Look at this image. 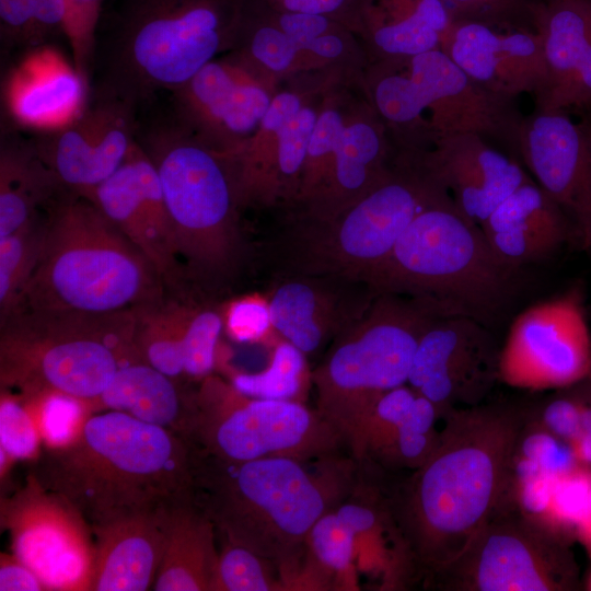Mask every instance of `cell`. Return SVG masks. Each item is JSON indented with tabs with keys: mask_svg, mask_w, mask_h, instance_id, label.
Here are the masks:
<instances>
[{
	"mask_svg": "<svg viewBox=\"0 0 591 591\" xmlns=\"http://www.w3.org/2000/svg\"><path fill=\"white\" fill-rule=\"evenodd\" d=\"M223 332L243 344L270 347L281 338L275 329L266 292H251L229 299L219 306Z\"/></svg>",
	"mask_w": 591,
	"mask_h": 591,
	"instance_id": "cell-44",
	"label": "cell"
},
{
	"mask_svg": "<svg viewBox=\"0 0 591 591\" xmlns=\"http://www.w3.org/2000/svg\"><path fill=\"white\" fill-rule=\"evenodd\" d=\"M172 507L91 525L95 544L92 591L153 589Z\"/></svg>",
	"mask_w": 591,
	"mask_h": 591,
	"instance_id": "cell-27",
	"label": "cell"
},
{
	"mask_svg": "<svg viewBox=\"0 0 591 591\" xmlns=\"http://www.w3.org/2000/svg\"><path fill=\"white\" fill-rule=\"evenodd\" d=\"M21 397L35 421L43 448L69 444L94 414L91 402L57 391Z\"/></svg>",
	"mask_w": 591,
	"mask_h": 591,
	"instance_id": "cell-39",
	"label": "cell"
},
{
	"mask_svg": "<svg viewBox=\"0 0 591 591\" xmlns=\"http://www.w3.org/2000/svg\"><path fill=\"white\" fill-rule=\"evenodd\" d=\"M579 569L569 543L509 500L426 589L441 591H570Z\"/></svg>",
	"mask_w": 591,
	"mask_h": 591,
	"instance_id": "cell-12",
	"label": "cell"
},
{
	"mask_svg": "<svg viewBox=\"0 0 591 591\" xmlns=\"http://www.w3.org/2000/svg\"><path fill=\"white\" fill-rule=\"evenodd\" d=\"M135 309L113 314L15 311L0 323L1 389L22 396L57 391L93 402L123 366L141 361Z\"/></svg>",
	"mask_w": 591,
	"mask_h": 591,
	"instance_id": "cell-8",
	"label": "cell"
},
{
	"mask_svg": "<svg viewBox=\"0 0 591 591\" xmlns=\"http://www.w3.org/2000/svg\"><path fill=\"white\" fill-rule=\"evenodd\" d=\"M173 118L211 148L233 153L262 120L270 99L230 65L211 60L171 91Z\"/></svg>",
	"mask_w": 591,
	"mask_h": 591,
	"instance_id": "cell-23",
	"label": "cell"
},
{
	"mask_svg": "<svg viewBox=\"0 0 591 591\" xmlns=\"http://www.w3.org/2000/svg\"><path fill=\"white\" fill-rule=\"evenodd\" d=\"M343 48L344 44L339 36L325 33L311 40L304 49L311 50L321 57L334 58L340 55Z\"/></svg>",
	"mask_w": 591,
	"mask_h": 591,
	"instance_id": "cell-55",
	"label": "cell"
},
{
	"mask_svg": "<svg viewBox=\"0 0 591 591\" xmlns=\"http://www.w3.org/2000/svg\"><path fill=\"white\" fill-rule=\"evenodd\" d=\"M537 33L547 82L535 109L591 113V0H554Z\"/></svg>",
	"mask_w": 591,
	"mask_h": 591,
	"instance_id": "cell-25",
	"label": "cell"
},
{
	"mask_svg": "<svg viewBox=\"0 0 591 591\" xmlns=\"http://www.w3.org/2000/svg\"><path fill=\"white\" fill-rule=\"evenodd\" d=\"M409 71L389 73L374 86V104L387 121L407 126L430 109L428 136L474 132L517 153L523 117L514 100L468 77L442 49L407 59Z\"/></svg>",
	"mask_w": 591,
	"mask_h": 591,
	"instance_id": "cell-13",
	"label": "cell"
},
{
	"mask_svg": "<svg viewBox=\"0 0 591 591\" xmlns=\"http://www.w3.org/2000/svg\"><path fill=\"white\" fill-rule=\"evenodd\" d=\"M316 119L311 108L301 107L276 131L278 137L275 158L276 193L286 189L291 178L304 166Z\"/></svg>",
	"mask_w": 591,
	"mask_h": 591,
	"instance_id": "cell-47",
	"label": "cell"
},
{
	"mask_svg": "<svg viewBox=\"0 0 591 591\" xmlns=\"http://www.w3.org/2000/svg\"><path fill=\"white\" fill-rule=\"evenodd\" d=\"M0 525L9 534L12 554L47 590L92 591L95 544L91 524L30 472L21 487L1 497Z\"/></svg>",
	"mask_w": 591,
	"mask_h": 591,
	"instance_id": "cell-14",
	"label": "cell"
},
{
	"mask_svg": "<svg viewBox=\"0 0 591 591\" xmlns=\"http://www.w3.org/2000/svg\"><path fill=\"white\" fill-rule=\"evenodd\" d=\"M520 270L445 196L416 216L366 282L378 293L420 299L489 326L515 296Z\"/></svg>",
	"mask_w": 591,
	"mask_h": 591,
	"instance_id": "cell-6",
	"label": "cell"
},
{
	"mask_svg": "<svg viewBox=\"0 0 591 591\" xmlns=\"http://www.w3.org/2000/svg\"><path fill=\"white\" fill-rule=\"evenodd\" d=\"M439 418L436 406L418 393L410 410L392 428L370 463L387 470L418 468L438 444Z\"/></svg>",
	"mask_w": 591,
	"mask_h": 591,
	"instance_id": "cell-35",
	"label": "cell"
},
{
	"mask_svg": "<svg viewBox=\"0 0 591 591\" xmlns=\"http://www.w3.org/2000/svg\"><path fill=\"white\" fill-rule=\"evenodd\" d=\"M587 587H588V590L591 591V573H590V576H589Z\"/></svg>",
	"mask_w": 591,
	"mask_h": 591,
	"instance_id": "cell-57",
	"label": "cell"
},
{
	"mask_svg": "<svg viewBox=\"0 0 591 591\" xmlns=\"http://www.w3.org/2000/svg\"><path fill=\"white\" fill-rule=\"evenodd\" d=\"M62 1L66 8V39L71 59L80 74L91 84L103 0Z\"/></svg>",
	"mask_w": 591,
	"mask_h": 591,
	"instance_id": "cell-46",
	"label": "cell"
},
{
	"mask_svg": "<svg viewBox=\"0 0 591 591\" xmlns=\"http://www.w3.org/2000/svg\"><path fill=\"white\" fill-rule=\"evenodd\" d=\"M276 12L278 26L290 37L298 50L304 49L311 40L327 33L332 26V18L326 15L279 10Z\"/></svg>",
	"mask_w": 591,
	"mask_h": 591,
	"instance_id": "cell-49",
	"label": "cell"
},
{
	"mask_svg": "<svg viewBox=\"0 0 591 591\" xmlns=\"http://www.w3.org/2000/svg\"><path fill=\"white\" fill-rule=\"evenodd\" d=\"M266 294L278 335L308 356L360 320L379 293L357 279L279 274Z\"/></svg>",
	"mask_w": 591,
	"mask_h": 591,
	"instance_id": "cell-20",
	"label": "cell"
},
{
	"mask_svg": "<svg viewBox=\"0 0 591 591\" xmlns=\"http://www.w3.org/2000/svg\"><path fill=\"white\" fill-rule=\"evenodd\" d=\"M1 591H43L47 590L38 576L23 564L14 554H0Z\"/></svg>",
	"mask_w": 591,
	"mask_h": 591,
	"instance_id": "cell-50",
	"label": "cell"
},
{
	"mask_svg": "<svg viewBox=\"0 0 591 591\" xmlns=\"http://www.w3.org/2000/svg\"><path fill=\"white\" fill-rule=\"evenodd\" d=\"M591 493V471L577 466L556 477L540 524L570 544Z\"/></svg>",
	"mask_w": 591,
	"mask_h": 591,
	"instance_id": "cell-42",
	"label": "cell"
},
{
	"mask_svg": "<svg viewBox=\"0 0 591 591\" xmlns=\"http://www.w3.org/2000/svg\"><path fill=\"white\" fill-rule=\"evenodd\" d=\"M489 246L507 265L522 269L575 242L571 221L531 177L479 224Z\"/></svg>",
	"mask_w": 591,
	"mask_h": 591,
	"instance_id": "cell-26",
	"label": "cell"
},
{
	"mask_svg": "<svg viewBox=\"0 0 591 591\" xmlns=\"http://www.w3.org/2000/svg\"><path fill=\"white\" fill-rule=\"evenodd\" d=\"M137 140L155 169L186 271L204 285L231 280L246 256L231 155L206 144L172 116L139 126Z\"/></svg>",
	"mask_w": 591,
	"mask_h": 591,
	"instance_id": "cell-7",
	"label": "cell"
},
{
	"mask_svg": "<svg viewBox=\"0 0 591 591\" xmlns=\"http://www.w3.org/2000/svg\"><path fill=\"white\" fill-rule=\"evenodd\" d=\"M352 531L359 572L380 581V590H404L416 582L414 567L386 495L358 480L336 508Z\"/></svg>",
	"mask_w": 591,
	"mask_h": 591,
	"instance_id": "cell-28",
	"label": "cell"
},
{
	"mask_svg": "<svg viewBox=\"0 0 591 591\" xmlns=\"http://www.w3.org/2000/svg\"><path fill=\"white\" fill-rule=\"evenodd\" d=\"M500 349L482 322L440 316L419 339L407 384L436 406L440 418L479 405L500 380Z\"/></svg>",
	"mask_w": 591,
	"mask_h": 591,
	"instance_id": "cell-16",
	"label": "cell"
},
{
	"mask_svg": "<svg viewBox=\"0 0 591 591\" xmlns=\"http://www.w3.org/2000/svg\"><path fill=\"white\" fill-rule=\"evenodd\" d=\"M584 380H587V381L591 384V370H590V372H589V375H588L587 379H584Z\"/></svg>",
	"mask_w": 591,
	"mask_h": 591,
	"instance_id": "cell-58",
	"label": "cell"
},
{
	"mask_svg": "<svg viewBox=\"0 0 591 591\" xmlns=\"http://www.w3.org/2000/svg\"><path fill=\"white\" fill-rule=\"evenodd\" d=\"M220 551L211 591H285L277 566L259 554L219 538Z\"/></svg>",
	"mask_w": 591,
	"mask_h": 591,
	"instance_id": "cell-40",
	"label": "cell"
},
{
	"mask_svg": "<svg viewBox=\"0 0 591 591\" xmlns=\"http://www.w3.org/2000/svg\"><path fill=\"white\" fill-rule=\"evenodd\" d=\"M66 192L37 154L31 139L13 130L0 144V237L40 215Z\"/></svg>",
	"mask_w": 591,
	"mask_h": 591,
	"instance_id": "cell-31",
	"label": "cell"
},
{
	"mask_svg": "<svg viewBox=\"0 0 591 591\" xmlns=\"http://www.w3.org/2000/svg\"><path fill=\"white\" fill-rule=\"evenodd\" d=\"M454 20L442 0H415L406 12L373 31V42L384 54L409 59L441 49Z\"/></svg>",
	"mask_w": 591,
	"mask_h": 591,
	"instance_id": "cell-34",
	"label": "cell"
},
{
	"mask_svg": "<svg viewBox=\"0 0 591 591\" xmlns=\"http://www.w3.org/2000/svg\"><path fill=\"white\" fill-rule=\"evenodd\" d=\"M449 196L413 163L325 217L301 215L274 241L273 275L308 274L366 281L428 206Z\"/></svg>",
	"mask_w": 591,
	"mask_h": 591,
	"instance_id": "cell-9",
	"label": "cell"
},
{
	"mask_svg": "<svg viewBox=\"0 0 591 591\" xmlns=\"http://www.w3.org/2000/svg\"><path fill=\"white\" fill-rule=\"evenodd\" d=\"M88 199L146 256L165 286L179 288L184 270L172 221L155 169L138 140Z\"/></svg>",
	"mask_w": 591,
	"mask_h": 591,
	"instance_id": "cell-19",
	"label": "cell"
},
{
	"mask_svg": "<svg viewBox=\"0 0 591 591\" xmlns=\"http://www.w3.org/2000/svg\"><path fill=\"white\" fill-rule=\"evenodd\" d=\"M352 531L336 509L310 530L302 566L293 590H359Z\"/></svg>",
	"mask_w": 591,
	"mask_h": 591,
	"instance_id": "cell-32",
	"label": "cell"
},
{
	"mask_svg": "<svg viewBox=\"0 0 591 591\" xmlns=\"http://www.w3.org/2000/svg\"><path fill=\"white\" fill-rule=\"evenodd\" d=\"M138 107L91 86L82 113L61 129L33 134L31 141L62 187L90 198L126 160L137 140Z\"/></svg>",
	"mask_w": 591,
	"mask_h": 591,
	"instance_id": "cell-17",
	"label": "cell"
},
{
	"mask_svg": "<svg viewBox=\"0 0 591 591\" xmlns=\"http://www.w3.org/2000/svg\"><path fill=\"white\" fill-rule=\"evenodd\" d=\"M441 49L485 89L514 100L529 93L536 100L545 89L547 68L537 32L498 33L489 25L454 21Z\"/></svg>",
	"mask_w": 591,
	"mask_h": 591,
	"instance_id": "cell-24",
	"label": "cell"
},
{
	"mask_svg": "<svg viewBox=\"0 0 591 591\" xmlns=\"http://www.w3.org/2000/svg\"><path fill=\"white\" fill-rule=\"evenodd\" d=\"M223 323L219 306L188 301L184 332V379L201 381L217 363Z\"/></svg>",
	"mask_w": 591,
	"mask_h": 591,
	"instance_id": "cell-41",
	"label": "cell"
},
{
	"mask_svg": "<svg viewBox=\"0 0 591 591\" xmlns=\"http://www.w3.org/2000/svg\"><path fill=\"white\" fill-rule=\"evenodd\" d=\"M38 429L20 394L1 389L0 457L1 477L16 460L37 459L43 447Z\"/></svg>",
	"mask_w": 591,
	"mask_h": 591,
	"instance_id": "cell-43",
	"label": "cell"
},
{
	"mask_svg": "<svg viewBox=\"0 0 591 591\" xmlns=\"http://www.w3.org/2000/svg\"><path fill=\"white\" fill-rule=\"evenodd\" d=\"M66 38L62 0H0V37L4 48L23 51Z\"/></svg>",
	"mask_w": 591,
	"mask_h": 591,
	"instance_id": "cell-38",
	"label": "cell"
},
{
	"mask_svg": "<svg viewBox=\"0 0 591 591\" xmlns=\"http://www.w3.org/2000/svg\"><path fill=\"white\" fill-rule=\"evenodd\" d=\"M590 370L591 336L579 286L521 312L500 349V381L517 389L571 387Z\"/></svg>",
	"mask_w": 591,
	"mask_h": 591,
	"instance_id": "cell-15",
	"label": "cell"
},
{
	"mask_svg": "<svg viewBox=\"0 0 591 591\" xmlns=\"http://www.w3.org/2000/svg\"><path fill=\"white\" fill-rule=\"evenodd\" d=\"M571 395H564L549 401L540 413L536 421L545 430L570 443L580 432L586 410L591 396L584 381Z\"/></svg>",
	"mask_w": 591,
	"mask_h": 591,
	"instance_id": "cell-48",
	"label": "cell"
},
{
	"mask_svg": "<svg viewBox=\"0 0 591 591\" xmlns=\"http://www.w3.org/2000/svg\"><path fill=\"white\" fill-rule=\"evenodd\" d=\"M30 473L92 525L193 497V453L181 436L117 410L94 413L61 448H43Z\"/></svg>",
	"mask_w": 591,
	"mask_h": 591,
	"instance_id": "cell-3",
	"label": "cell"
},
{
	"mask_svg": "<svg viewBox=\"0 0 591 591\" xmlns=\"http://www.w3.org/2000/svg\"><path fill=\"white\" fill-rule=\"evenodd\" d=\"M439 441L418 468L386 495L422 586L467 546L509 497L524 413L500 404L444 417Z\"/></svg>",
	"mask_w": 591,
	"mask_h": 591,
	"instance_id": "cell-1",
	"label": "cell"
},
{
	"mask_svg": "<svg viewBox=\"0 0 591 591\" xmlns=\"http://www.w3.org/2000/svg\"><path fill=\"white\" fill-rule=\"evenodd\" d=\"M576 540L581 544L587 555L591 558V493L586 511L576 529Z\"/></svg>",
	"mask_w": 591,
	"mask_h": 591,
	"instance_id": "cell-56",
	"label": "cell"
},
{
	"mask_svg": "<svg viewBox=\"0 0 591 591\" xmlns=\"http://www.w3.org/2000/svg\"><path fill=\"white\" fill-rule=\"evenodd\" d=\"M269 348L266 369L257 373L230 371V382L251 396L302 402L312 383L305 355L283 338Z\"/></svg>",
	"mask_w": 591,
	"mask_h": 591,
	"instance_id": "cell-36",
	"label": "cell"
},
{
	"mask_svg": "<svg viewBox=\"0 0 591 591\" xmlns=\"http://www.w3.org/2000/svg\"><path fill=\"white\" fill-rule=\"evenodd\" d=\"M579 466L568 443L536 421H526L512 462L513 473L565 474Z\"/></svg>",
	"mask_w": 591,
	"mask_h": 591,
	"instance_id": "cell-45",
	"label": "cell"
},
{
	"mask_svg": "<svg viewBox=\"0 0 591 591\" xmlns=\"http://www.w3.org/2000/svg\"><path fill=\"white\" fill-rule=\"evenodd\" d=\"M430 151L412 162L443 188L459 211L479 225L521 184L531 178L519 161L474 132L432 136Z\"/></svg>",
	"mask_w": 591,
	"mask_h": 591,
	"instance_id": "cell-21",
	"label": "cell"
},
{
	"mask_svg": "<svg viewBox=\"0 0 591 591\" xmlns=\"http://www.w3.org/2000/svg\"><path fill=\"white\" fill-rule=\"evenodd\" d=\"M184 439L197 452L224 461L338 454L340 434L302 402L247 395L213 373L193 390Z\"/></svg>",
	"mask_w": 591,
	"mask_h": 591,
	"instance_id": "cell-11",
	"label": "cell"
},
{
	"mask_svg": "<svg viewBox=\"0 0 591 591\" xmlns=\"http://www.w3.org/2000/svg\"><path fill=\"white\" fill-rule=\"evenodd\" d=\"M46 213L0 237V323L19 306L39 259Z\"/></svg>",
	"mask_w": 591,
	"mask_h": 591,
	"instance_id": "cell-37",
	"label": "cell"
},
{
	"mask_svg": "<svg viewBox=\"0 0 591 591\" xmlns=\"http://www.w3.org/2000/svg\"><path fill=\"white\" fill-rule=\"evenodd\" d=\"M443 315L430 302L379 293L363 316L331 343L312 371L316 410L349 450L379 397L407 383L420 337Z\"/></svg>",
	"mask_w": 591,
	"mask_h": 591,
	"instance_id": "cell-10",
	"label": "cell"
},
{
	"mask_svg": "<svg viewBox=\"0 0 591 591\" xmlns=\"http://www.w3.org/2000/svg\"><path fill=\"white\" fill-rule=\"evenodd\" d=\"M449 1L454 7L472 16L495 15L512 4V0H442Z\"/></svg>",
	"mask_w": 591,
	"mask_h": 591,
	"instance_id": "cell-54",
	"label": "cell"
},
{
	"mask_svg": "<svg viewBox=\"0 0 591 591\" xmlns=\"http://www.w3.org/2000/svg\"><path fill=\"white\" fill-rule=\"evenodd\" d=\"M212 521L190 499L169 511L161 566L155 591H211L219 551Z\"/></svg>",
	"mask_w": 591,
	"mask_h": 591,
	"instance_id": "cell-29",
	"label": "cell"
},
{
	"mask_svg": "<svg viewBox=\"0 0 591 591\" xmlns=\"http://www.w3.org/2000/svg\"><path fill=\"white\" fill-rule=\"evenodd\" d=\"M247 0H124L95 51V88L137 107L193 78L235 40Z\"/></svg>",
	"mask_w": 591,
	"mask_h": 591,
	"instance_id": "cell-5",
	"label": "cell"
},
{
	"mask_svg": "<svg viewBox=\"0 0 591 591\" xmlns=\"http://www.w3.org/2000/svg\"><path fill=\"white\" fill-rule=\"evenodd\" d=\"M300 109L301 102L297 95L288 92L280 93L270 101L260 126L265 130L276 132Z\"/></svg>",
	"mask_w": 591,
	"mask_h": 591,
	"instance_id": "cell-52",
	"label": "cell"
},
{
	"mask_svg": "<svg viewBox=\"0 0 591 591\" xmlns=\"http://www.w3.org/2000/svg\"><path fill=\"white\" fill-rule=\"evenodd\" d=\"M45 213L39 259L15 311L113 314L164 298L153 265L91 200L66 190Z\"/></svg>",
	"mask_w": 591,
	"mask_h": 591,
	"instance_id": "cell-4",
	"label": "cell"
},
{
	"mask_svg": "<svg viewBox=\"0 0 591 591\" xmlns=\"http://www.w3.org/2000/svg\"><path fill=\"white\" fill-rule=\"evenodd\" d=\"M269 7L286 12L321 14L332 18L347 11L354 0H263Z\"/></svg>",
	"mask_w": 591,
	"mask_h": 591,
	"instance_id": "cell-51",
	"label": "cell"
},
{
	"mask_svg": "<svg viewBox=\"0 0 591 591\" xmlns=\"http://www.w3.org/2000/svg\"><path fill=\"white\" fill-rule=\"evenodd\" d=\"M587 384L590 396L591 385ZM577 464L591 471V401L586 410L583 422L579 434L569 443Z\"/></svg>",
	"mask_w": 591,
	"mask_h": 591,
	"instance_id": "cell-53",
	"label": "cell"
},
{
	"mask_svg": "<svg viewBox=\"0 0 591 591\" xmlns=\"http://www.w3.org/2000/svg\"><path fill=\"white\" fill-rule=\"evenodd\" d=\"M192 453L193 501L212 521L218 537L274 563L286 591L292 590L310 530L359 480L356 460L335 454L240 462Z\"/></svg>",
	"mask_w": 591,
	"mask_h": 591,
	"instance_id": "cell-2",
	"label": "cell"
},
{
	"mask_svg": "<svg viewBox=\"0 0 591 591\" xmlns=\"http://www.w3.org/2000/svg\"><path fill=\"white\" fill-rule=\"evenodd\" d=\"M188 301L170 300L135 309V345L141 361L170 378L184 379V332Z\"/></svg>",
	"mask_w": 591,
	"mask_h": 591,
	"instance_id": "cell-33",
	"label": "cell"
},
{
	"mask_svg": "<svg viewBox=\"0 0 591 591\" xmlns=\"http://www.w3.org/2000/svg\"><path fill=\"white\" fill-rule=\"evenodd\" d=\"M91 84L54 43L25 50L4 76L2 108L12 130L61 129L88 104Z\"/></svg>",
	"mask_w": 591,
	"mask_h": 591,
	"instance_id": "cell-22",
	"label": "cell"
},
{
	"mask_svg": "<svg viewBox=\"0 0 591 591\" xmlns=\"http://www.w3.org/2000/svg\"><path fill=\"white\" fill-rule=\"evenodd\" d=\"M192 394L179 381L143 361H136L123 366L91 403L94 413L121 412L184 439Z\"/></svg>",
	"mask_w": 591,
	"mask_h": 591,
	"instance_id": "cell-30",
	"label": "cell"
},
{
	"mask_svg": "<svg viewBox=\"0 0 591 591\" xmlns=\"http://www.w3.org/2000/svg\"><path fill=\"white\" fill-rule=\"evenodd\" d=\"M517 155L568 216L577 245L591 252V123L535 109L521 121Z\"/></svg>",
	"mask_w": 591,
	"mask_h": 591,
	"instance_id": "cell-18",
	"label": "cell"
}]
</instances>
